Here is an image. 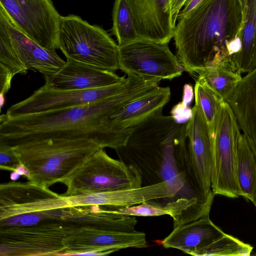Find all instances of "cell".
<instances>
[{
    "mask_svg": "<svg viewBox=\"0 0 256 256\" xmlns=\"http://www.w3.org/2000/svg\"><path fill=\"white\" fill-rule=\"evenodd\" d=\"M186 123H177L172 116L158 112L134 127L126 143L114 148L120 160L138 171L144 186L166 182L170 200H198L181 175L175 157L176 144L186 133Z\"/></svg>",
    "mask_w": 256,
    "mask_h": 256,
    "instance_id": "3957f363",
    "label": "cell"
},
{
    "mask_svg": "<svg viewBox=\"0 0 256 256\" xmlns=\"http://www.w3.org/2000/svg\"><path fill=\"white\" fill-rule=\"evenodd\" d=\"M169 87L158 86L154 91L126 104L111 116L112 128L116 130L132 128L150 116L162 111L170 98Z\"/></svg>",
    "mask_w": 256,
    "mask_h": 256,
    "instance_id": "e0dca14e",
    "label": "cell"
},
{
    "mask_svg": "<svg viewBox=\"0 0 256 256\" xmlns=\"http://www.w3.org/2000/svg\"><path fill=\"white\" fill-rule=\"evenodd\" d=\"M140 38L168 44L174 38L170 0H126Z\"/></svg>",
    "mask_w": 256,
    "mask_h": 256,
    "instance_id": "7c38bea8",
    "label": "cell"
},
{
    "mask_svg": "<svg viewBox=\"0 0 256 256\" xmlns=\"http://www.w3.org/2000/svg\"><path fill=\"white\" fill-rule=\"evenodd\" d=\"M21 175L15 170L12 171L10 174V178L12 180H17Z\"/></svg>",
    "mask_w": 256,
    "mask_h": 256,
    "instance_id": "d6a6232c",
    "label": "cell"
},
{
    "mask_svg": "<svg viewBox=\"0 0 256 256\" xmlns=\"http://www.w3.org/2000/svg\"><path fill=\"white\" fill-rule=\"evenodd\" d=\"M253 248L238 238L224 234L198 251L194 256H248Z\"/></svg>",
    "mask_w": 256,
    "mask_h": 256,
    "instance_id": "603a6c76",
    "label": "cell"
},
{
    "mask_svg": "<svg viewBox=\"0 0 256 256\" xmlns=\"http://www.w3.org/2000/svg\"><path fill=\"white\" fill-rule=\"evenodd\" d=\"M178 20L174 38L184 70L197 76L206 68L235 66L228 48L236 38H242L244 22L239 0H202Z\"/></svg>",
    "mask_w": 256,
    "mask_h": 256,
    "instance_id": "7a4b0ae2",
    "label": "cell"
},
{
    "mask_svg": "<svg viewBox=\"0 0 256 256\" xmlns=\"http://www.w3.org/2000/svg\"><path fill=\"white\" fill-rule=\"evenodd\" d=\"M194 90L192 86L186 84L184 87L182 100V102L185 106H188L194 97Z\"/></svg>",
    "mask_w": 256,
    "mask_h": 256,
    "instance_id": "f546056e",
    "label": "cell"
},
{
    "mask_svg": "<svg viewBox=\"0 0 256 256\" xmlns=\"http://www.w3.org/2000/svg\"><path fill=\"white\" fill-rule=\"evenodd\" d=\"M236 116L228 102L219 111L212 136L211 188L215 194L236 198L240 196L236 175V158L240 132Z\"/></svg>",
    "mask_w": 256,
    "mask_h": 256,
    "instance_id": "ba28073f",
    "label": "cell"
},
{
    "mask_svg": "<svg viewBox=\"0 0 256 256\" xmlns=\"http://www.w3.org/2000/svg\"><path fill=\"white\" fill-rule=\"evenodd\" d=\"M170 113L175 122L178 124L186 123L192 116V110L181 102L175 105Z\"/></svg>",
    "mask_w": 256,
    "mask_h": 256,
    "instance_id": "484cf974",
    "label": "cell"
},
{
    "mask_svg": "<svg viewBox=\"0 0 256 256\" xmlns=\"http://www.w3.org/2000/svg\"><path fill=\"white\" fill-rule=\"evenodd\" d=\"M0 21L6 26L12 45L20 60L28 68L44 76L60 70L66 64L56 50L46 49L30 39L15 24L0 4Z\"/></svg>",
    "mask_w": 256,
    "mask_h": 256,
    "instance_id": "5bb4252c",
    "label": "cell"
},
{
    "mask_svg": "<svg viewBox=\"0 0 256 256\" xmlns=\"http://www.w3.org/2000/svg\"><path fill=\"white\" fill-rule=\"evenodd\" d=\"M128 82L127 78L111 86L80 90L54 89L44 84L26 99L10 106L6 114L15 116L86 105L120 92Z\"/></svg>",
    "mask_w": 256,
    "mask_h": 256,
    "instance_id": "8fae6325",
    "label": "cell"
},
{
    "mask_svg": "<svg viewBox=\"0 0 256 256\" xmlns=\"http://www.w3.org/2000/svg\"><path fill=\"white\" fill-rule=\"evenodd\" d=\"M239 0L240 2L241 6L242 8V18H243V21L244 23L246 12V10H247L248 0Z\"/></svg>",
    "mask_w": 256,
    "mask_h": 256,
    "instance_id": "1f68e13d",
    "label": "cell"
},
{
    "mask_svg": "<svg viewBox=\"0 0 256 256\" xmlns=\"http://www.w3.org/2000/svg\"><path fill=\"white\" fill-rule=\"evenodd\" d=\"M194 92L195 104L202 110L212 136L219 111L226 102L200 77H198L196 80Z\"/></svg>",
    "mask_w": 256,
    "mask_h": 256,
    "instance_id": "44dd1931",
    "label": "cell"
},
{
    "mask_svg": "<svg viewBox=\"0 0 256 256\" xmlns=\"http://www.w3.org/2000/svg\"><path fill=\"white\" fill-rule=\"evenodd\" d=\"M118 56L122 72L146 80H171L184 70L168 44L148 40L140 38L118 46Z\"/></svg>",
    "mask_w": 256,
    "mask_h": 256,
    "instance_id": "9c48e42d",
    "label": "cell"
},
{
    "mask_svg": "<svg viewBox=\"0 0 256 256\" xmlns=\"http://www.w3.org/2000/svg\"><path fill=\"white\" fill-rule=\"evenodd\" d=\"M19 173L21 176H24L26 178L30 176V172L27 168L22 164H20L14 170Z\"/></svg>",
    "mask_w": 256,
    "mask_h": 256,
    "instance_id": "4dcf8cb0",
    "label": "cell"
},
{
    "mask_svg": "<svg viewBox=\"0 0 256 256\" xmlns=\"http://www.w3.org/2000/svg\"><path fill=\"white\" fill-rule=\"evenodd\" d=\"M14 75L4 66L0 64V94H6L11 86V82Z\"/></svg>",
    "mask_w": 256,
    "mask_h": 256,
    "instance_id": "4316f807",
    "label": "cell"
},
{
    "mask_svg": "<svg viewBox=\"0 0 256 256\" xmlns=\"http://www.w3.org/2000/svg\"><path fill=\"white\" fill-rule=\"evenodd\" d=\"M241 73L234 66L220 64L206 68L197 74L227 102L242 80Z\"/></svg>",
    "mask_w": 256,
    "mask_h": 256,
    "instance_id": "ffe728a7",
    "label": "cell"
},
{
    "mask_svg": "<svg viewBox=\"0 0 256 256\" xmlns=\"http://www.w3.org/2000/svg\"><path fill=\"white\" fill-rule=\"evenodd\" d=\"M236 175L240 196L252 200L256 190V162L243 134L238 142Z\"/></svg>",
    "mask_w": 256,
    "mask_h": 256,
    "instance_id": "d6986e66",
    "label": "cell"
},
{
    "mask_svg": "<svg viewBox=\"0 0 256 256\" xmlns=\"http://www.w3.org/2000/svg\"><path fill=\"white\" fill-rule=\"evenodd\" d=\"M224 234L210 220L209 216H206L174 228L161 241V244L165 248L178 249L194 256L198 251Z\"/></svg>",
    "mask_w": 256,
    "mask_h": 256,
    "instance_id": "2e32d148",
    "label": "cell"
},
{
    "mask_svg": "<svg viewBox=\"0 0 256 256\" xmlns=\"http://www.w3.org/2000/svg\"><path fill=\"white\" fill-rule=\"evenodd\" d=\"M142 184L141 174L134 167L110 158L101 148L72 176L62 194L72 196L129 190Z\"/></svg>",
    "mask_w": 256,
    "mask_h": 256,
    "instance_id": "52a82bcc",
    "label": "cell"
},
{
    "mask_svg": "<svg viewBox=\"0 0 256 256\" xmlns=\"http://www.w3.org/2000/svg\"><path fill=\"white\" fill-rule=\"evenodd\" d=\"M187 0H170V10L173 24L176 26L178 14Z\"/></svg>",
    "mask_w": 256,
    "mask_h": 256,
    "instance_id": "83f0119b",
    "label": "cell"
},
{
    "mask_svg": "<svg viewBox=\"0 0 256 256\" xmlns=\"http://www.w3.org/2000/svg\"><path fill=\"white\" fill-rule=\"evenodd\" d=\"M169 188L165 182L139 188L68 196L72 206H100L119 208L144 202L169 198Z\"/></svg>",
    "mask_w": 256,
    "mask_h": 256,
    "instance_id": "9a60e30c",
    "label": "cell"
},
{
    "mask_svg": "<svg viewBox=\"0 0 256 256\" xmlns=\"http://www.w3.org/2000/svg\"><path fill=\"white\" fill-rule=\"evenodd\" d=\"M0 4L28 38L46 49H58L61 16L52 0H0Z\"/></svg>",
    "mask_w": 256,
    "mask_h": 256,
    "instance_id": "30bf717a",
    "label": "cell"
},
{
    "mask_svg": "<svg viewBox=\"0 0 256 256\" xmlns=\"http://www.w3.org/2000/svg\"><path fill=\"white\" fill-rule=\"evenodd\" d=\"M20 164L12 147L0 145V168L14 170Z\"/></svg>",
    "mask_w": 256,
    "mask_h": 256,
    "instance_id": "d4e9b609",
    "label": "cell"
},
{
    "mask_svg": "<svg viewBox=\"0 0 256 256\" xmlns=\"http://www.w3.org/2000/svg\"><path fill=\"white\" fill-rule=\"evenodd\" d=\"M232 61L241 74L256 68V0H248L242 48L233 56Z\"/></svg>",
    "mask_w": 256,
    "mask_h": 256,
    "instance_id": "ac0fdd59",
    "label": "cell"
},
{
    "mask_svg": "<svg viewBox=\"0 0 256 256\" xmlns=\"http://www.w3.org/2000/svg\"><path fill=\"white\" fill-rule=\"evenodd\" d=\"M202 0H187L180 11L178 18L184 16L194 9Z\"/></svg>",
    "mask_w": 256,
    "mask_h": 256,
    "instance_id": "f1b7e54d",
    "label": "cell"
},
{
    "mask_svg": "<svg viewBox=\"0 0 256 256\" xmlns=\"http://www.w3.org/2000/svg\"><path fill=\"white\" fill-rule=\"evenodd\" d=\"M44 76V84L50 88L72 90L107 86L126 78L114 72L70 59H66L65 64L58 72Z\"/></svg>",
    "mask_w": 256,
    "mask_h": 256,
    "instance_id": "4fadbf2b",
    "label": "cell"
},
{
    "mask_svg": "<svg viewBox=\"0 0 256 256\" xmlns=\"http://www.w3.org/2000/svg\"><path fill=\"white\" fill-rule=\"evenodd\" d=\"M120 92L86 105L15 116H0V145L14 146L50 138H86L102 148L124 145L132 129L114 130L110 118L126 104L150 92L146 82L129 76Z\"/></svg>",
    "mask_w": 256,
    "mask_h": 256,
    "instance_id": "6da1fadb",
    "label": "cell"
},
{
    "mask_svg": "<svg viewBox=\"0 0 256 256\" xmlns=\"http://www.w3.org/2000/svg\"><path fill=\"white\" fill-rule=\"evenodd\" d=\"M57 46L66 59L112 72L120 69L118 44L102 28L78 16H60Z\"/></svg>",
    "mask_w": 256,
    "mask_h": 256,
    "instance_id": "8992f818",
    "label": "cell"
},
{
    "mask_svg": "<svg viewBox=\"0 0 256 256\" xmlns=\"http://www.w3.org/2000/svg\"><path fill=\"white\" fill-rule=\"evenodd\" d=\"M186 123V139L177 146L175 157L178 170L188 186L202 203L212 205L211 188L212 141L208 125L200 108H192Z\"/></svg>",
    "mask_w": 256,
    "mask_h": 256,
    "instance_id": "5b68a950",
    "label": "cell"
},
{
    "mask_svg": "<svg viewBox=\"0 0 256 256\" xmlns=\"http://www.w3.org/2000/svg\"><path fill=\"white\" fill-rule=\"evenodd\" d=\"M12 148L20 163L29 170V182L46 188L56 182L66 185L74 172L102 148L90 140L64 138L38 140Z\"/></svg>",
    "mask_w": 256,
    "mask_h": 256,
    "instance_id": "277c9868",
    "label": "cell"
},
{
    "mask_svg": "<svg viewBox=\"0 0 256 256\" xmlns=\"http://www.w3.org/2000/svg\"><path fill=\"white\" fill-rule=\"evenodd\" d=\"M112 16V34L116 37L118 46L140 38L126 0H115Z\"/></svg>",
    "mask_w": 256,
    "mask_h": 256,
    "instance_id": "7402d4cb",
    "label": "cell"
},
{
    "mask_svg": "<svg viewBox=\"0 0 256 256\" xmlns=\"http://www.w3.org/2000/svg\"><path fill=\"white\" fill-rule=\"evenodd\" d=\"M0 64L14 74H26L28 70L17 54L4 24L0 21Z\"/></svg>",
    "mask_w": 256,
    "mask_h": 256,
    "instance_id": "cb8c5ba5",
    "label": "cell"
},
{
    "mask_svg": "<svg viewBox=\"0 0 256 256\" xmlns=\"http://www.w3.org/2000/svg\"><path fill=\"white\" fill-rule=\"evenodd\" d=\"M4 102H5L4 95L0 94V106L1 108L3 106V105L4 104Z\"/></svg>",
    "mask_w": 256,
    "mask_h": 256,
    "instance_id": "836d02e7",
    "label": "cell"
}]
</instances>
